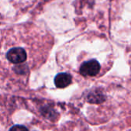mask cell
Instances as JSON below:
<instances>
[{
  "instance_id": "1",
  "label": "cell",
  "mask_w": 131,
  "mask_h": 131,
  "mask_svg": "<svg viewBox=\"0 0 131 131\" xmlns=\"http://www.w3.org/2000/svg\"><path fill=\"white\" fill-rule=\"evenodd\" d=\"M6 58L11 63L21 64L26 61L27 53L24 48L21 47H15L8 50L6 54Z\"/></svg>"
},
{
  "instance_id": "2",
  "label": "cell",
  "mask_w": 131,
  "mask_h": 131,
  "mask_svg": "<svg viewBox=\"0 0 131 131\" xmlns=\"http://www.w3.org/2000/svg\"><path fill=\"white\" fill-rule=\"evenodd\" d=\"M101 70V65L97 60H90L84 62L80 68V73L85 77L97 75Z\"/></svg>"
},
{
  "instance_id": "3",
  "label": "cell",
  "mask_w": 131,
  "mask_h": 131,
  "mask_svg": "<svg viewBox=\"0 0 131 131\" xmlns=\"http://www.w3.org/2000/svg\"><path fill=\"white\" fill-rule=\"evenodd\" d=\"M71 74L68 73H60L57 74L54 78L55 86L58 88H64L71 84Z\"/></svg>"
},
{
  "instance_id": "4",
  "label": "cell",
  "mask_w": 131,
  "mask_h": 131,
  "mask_svg": "<svg viewBox=\"0 0 131 131\" xmlns=\"http://www.w3.org/2000/svg\"><path fill=\"white\" fill-rule=\"evenodd\" d=\"M88 100L90 103H93V104H99L101 103L103 101H104L105 100V97L101 94V93H97V92H94V93H91L88 97Z\"/></svg>"
},
{
  "instance_id": "5",
  "label": "cell",
  "mask_w": 131,
  "mask_h": 131,
  "mask_svg": "<svg viewBox=\"0 0 131 131\" xmlns=\"http://www.w3.org/2000/svg\"><path fill=\"white\" fill-rule=\"evenodd\" d=\"M9 131H28V129L25 127H24V126H22V125H15V126H13Z\"/></svg>"
}]
</instances>
